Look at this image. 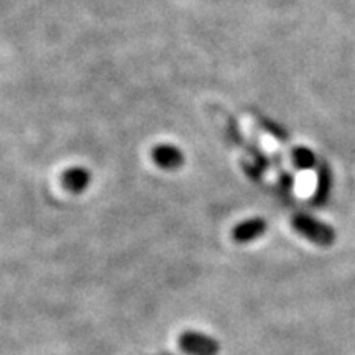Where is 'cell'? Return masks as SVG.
Wrapping results in <instances>:
<instances>
[{"label": "cell", "instance_id": "cell-6", "mask_svg": "<svg viewBox=\"0 0 355 355\" xmlns=\"http://www.w3.org/2000/svg\"><path fill=\"white\" fill-rule=\"evenodd\" d=\"M331 193V170L326 165H322L318 171V186L316 191H314L313 196V202L321 206L327 201Z\"/></svg>", "mask_w": 355, "mask_h": 355}, {"label": "cell", "instance_id": "cell-5", "mask_svg": "<svg viewBox=\"0 0 355 355\" xmlns=\"http://www.w3.org/2000/svg\"><path fill=\"white\" fill-rule=\"evenodd\" d=\"M91 173L84 166L68 168L61 175V184L71 194H83L91 184Z\"/></svg>", "mask_w": 355, "mask_h": 355}, {"label": "cell", "instance_id": "cell-7", "mask_svg": "<svg viewBox=\"0 0 355 355\" xmlns=\"http://www.w3.org/2000/svg\"><path fill=\"white\" fill-rule=\"evenodd\" d=\"M291 162L298 170H311L316 165V155L306 146H295L291 150Z\"/></svg>", "mask_w": 355, "mask_h": 355}, {"label": "cell", "instance_id": "cell-2", "mask_svg": "<svg viewBox=\"0 0 355 355\" xmlns=\"http://www.w3.org/2000/svg\"><path fill=\"white\" fill-rule=\"evenodd\" d=\"M178 345L188 355H219L220 345L214 337L196 331H186L178 337Z\"/></svg>", "mask_w": 355, "mask_h": 355}, {"label": "cell", "instance_id": "cell-4", "mask_svg": "<svg viewBox=\"0 0 355 355\" xmlns=\"http://www.w3.org/2000/svg\"><path fill=\"white\" fill-rule=\"evenodd\" d=\"M268 229L266 220L261 217H252V219L242 220L241 224H237L232 229V241L237 243H248L254 242L257 239L261 237Z\"/></svg>", "mask_w": 355, "mask_h": 355}, {"label": "cell", "instance_id": "cell-1", "mask_svg": "<svg viewBox=\"0 0 355 355\" xmlns=\"http://www.w3.org/2000/svg\"><path fill=\"white\" fill-rule=\"evenodd\" d=\"M293 229L306 241L316 243L321 247H329L336 242V230L329 224H324L319 219H314L308 214H296L291 220Z\"/></svg>", "mask_w": 355, "mask_h": 355}, {"label": "cell", "instance_id": "cell-3", "mask_svg": "<svg viewBox=\"0 0 355 355\" xmlns=\"http://www.w3.org/2000/svg\"><path fill=\"white\" fill-rule=\"evenodd\" d=\"M152 159L158 168L165 171H176L184 165V155L175 145H158L152 150Z\"/></svg>", "mask_w": 355, "mask_h": 355}]
</instances>
